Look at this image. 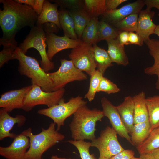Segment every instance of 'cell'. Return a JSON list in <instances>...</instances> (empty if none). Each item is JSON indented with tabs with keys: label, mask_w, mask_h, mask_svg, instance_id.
<instances>
[{
	"label": "cell",
	"mask_w": 159,
	"mask_h": 159,
	"mask_svg": "<svg viewBox=\"0 0 159 159\" xmlns=\"http://www.w3.org/2000/svg\"><path fill=\"white\" fill-rule=\"evenodd\" d=\"M0 2L3 7L0 11V25L3 33L0 45L18 47L15 39L17 33L26 26H34L39 15L31 6L15 0H0Z\"/></svg>",
	"instance_id": "obj_1"
},
{
	"label": "cell",
	"mask_w": 159,
	"mask_h": 159,
	"mask_svg": "<svg viewBox=\"0 0 159 159\" xmlns=\"http://www.w3.org/2000/svg\"><path fill=\"white\" fill-rule=\"evenodd\" d=\"M104 117L102 111L96 108L90 109L86 105L79 107L73 114L69 125L73 140L91 141L95 139L96 123Z\"/></svg>",
	"instance_id": "obj_2"
},
{
	"label": "cell",
	"mask_w": 159,
	"mask_h": 159,
	"mask_svg": "<svg viewBox=\"0 0 159 159\" xmlns=\"http://www.w3.org/2000/svg\"><path fill=\"white\" fill-rule=\"evenodd\" d=\"M55 124L52 122L47 129L42 128L41 132L34 134L30 128L22 132L30 140V146L25 159H42L43 154L57 143L63 140L65 136L56 129Z\"/></svg>",
	"instance_id": "obj_3"
},
{
	"label": "cell",
	"mask_w": 159,
	"mask_h": 159,
	"mask_svg": "<svg viewBox=\"0 0 159 159\" xmlns=\"http://www.w3.org/2000/svg\"><path fill=\"white\" fill-rule=\"evenodd\" d=\"M14 58L19 61L18 71L21 75L31 79L32 84L39 86L44 91H54L52 80L36 59L26 55L18 47L14 51Z\"/></svg>",
	"instance_id": "obj_4"
},
{
	"label": "cell",
	"mask_w": 159,
	"mask_h": 159,
	"mask_svg": "<svg viewBox=\"0 0 159 159\" xmlns=\"http://www.w3.org/2000/svg\"><path fill=\"white\" fill-rule=\"evenodd\" d=\"M46 34L43 25H37L31 28L26 39L18 47L21 51L26 54L32 48L36 49L41 57V67L47 72L54 68V63L49 59L46 50Z\"/></svg>",
	"instance_id": "obj_5"
},
{
	"label": "cell",
	"mask_w": 159,
	"mask_h": 159,
	"mask_svg": "<svg viewBox=\"0 0 159 159\" xmlns=\"http://www.w3.org/2000/svg\"><path fill=\"white\" fill-rule=\"evenodd\" d=\"M32 88L24 100L22 109L31 110L36 106L43 105L50 107L65 102L63 98L65 90L63 88L51 92L43 91L39 86L32 84Z\"/></svg>",
	"instance_id": "obj_6"
},
{
	"label": "cell",
	"mask_w": 159,
	"mask_h": 159,
	"mask_svg": "<svg viewBox=\"0 0 159 159\" xmlns=\"http://www.w3.org/2000/svg\"><path fill=\"white\" fill-rule=\"evenodd\" d=\"M87 102L83 97L78 96L71 98L67 102H64L50 107L39 110L37 113L52 119L57 125V130H60L64 125L65 120L76 111L80 107L86 105Z\"/></svg>",
	"instance_id": "obj_7"
},
{
	"label": "cell",
	"mask_w": 159,
	"mask_h": 159,
	"mask_svg": "<svg viewBox=\"0 0 159 159\" xmlns=\"http://www.w3.org/2000/svg\"><path fill=\"white\" fill-rule=\"evenodd\" d=\"M60 62L57 70L47 72L53 81L54 91L64 88L69 82L87 79V75L77 68L71 60L62 59Z\"/></svg>",
	"instance_id": "obj_8"
},
{
	"label": "cell",
	"mask_w": 159,
	"mask_h": 159,
	"mask_svg": "<svg viewBox=\"0 0 159 159\" xmlns=\"http://www.w3.org/2000/svg\"><path fill=\"white\" fill-rule=\"evenodd\" d=\"M115 131L110 126L102 130L100 136L91 141V147L97 148L99 152L98 159H110L125 149L120 143Z\"/></svg>",
	"instance_id": "obj_9"
},
{
	"label": "cell",
	"mask_w": 159,
	"mask_h": 159,
	"mask_svg": "<svg viewBox=\"0 0 159 159\" xmlns=\"http://www.w3.org/2000/svg\"><path fill=\"white\" fill-rule=\"evenodd\" d=\"M69 57L77 68L90 76L96 70L92 45L82 41L72 49Z\"/></svg>",
	"instance_id": "obj_10"
},
{
	"label": "cell",
	"mask_w": 159,
	"mask_h": 159,
	"mask_svg": "<svg viewBox=\"0 0 159 159\" xmlns=\"http://www.w3.org/2000/svg\"><path fill=\"white\" fill-rule=\"evenodd\" d=\"M11 144L0 147V155L6 159H25L30 140L22 132L16 135Z\"/></svg>",
	"instance_id": "obj_11"
},
{
	"label": "cell",
	"mask_w": 159,
	"mask_h": 159,
	"mask_svg": "<svg viewBox=\"0 0 159 159\" xmlns=\"http://www.w3.org/2000/svg\"><path fill=\"white\" fill-rule=\"evenodd\" d=\"M45 32L46 43L48 46L47 55L51 61L59 52L66 49L74 48L82 42L81 39H73L64 35H57L53 32Z\"/></svg>",
	"instance_id": "obj_12"
},
{
	"label": "cell",
	"mask_w": 159,
	"mask_h": 159,
	"mask_svg": "<svg viewBox=\"0 0 159 159\" xmlns=\"http://www.w3.org/2000/svg\"><path fill=\"white\" fill-rule=\"evenodd\" d=\"M101 102L104 116L109 119L112 127L117 134L125 138L131 144L130 137L122 121L116 106L105 97L101 98Z\"/></svg>",
	"instance_id": "obj_13"
},
{
	"label": "cell",
	"mask_w": 159,
	"mask_h": 159,
	"mask_svg": "<svg viewBox=\"0 0 159 159\" xmlns=\"http://www.w3.org/2000/svg\"><path fill=\"white\" fill-rule=\"evenodd\" d=\"M32 85L3 93L0 98V107L8 112L16 109H22L25 99Z\"/></svg>",
	"instance_id": "obj_14"
},
{
	"label": "cell",
	"mask_w": 159,
	"mask_h": 159,
	"mask_svg": "<svg viewBox=\"0 0 159 159\" xmlns=\"http://www.w3.org/2000/svg\"><path fill=\"white\" fill-rule=\"evenodd\" d=\"M145 5L144 0H138L119 9L106 11L102 15V20L112 25L130 15L139 14Z\"/></svg>",
	"instance_id": "obj_15"
},
{
	"label": "cell",
	"mask_w": 159,
	"mask_h": 159,
	"mask_svg": "<svg viewBox=\"0 0 159 159\" xmlns=\"http://www.w3.org/2000/svg\"><path fill=\"white\" fill-rule=\"evenodd\" d=\"M5 110L1 108L0 110V140L9 137L14 139L16 134L10 132L14 126L16 124L18 127L22 126L26 118L22 115H17L12 117Z\"/></svg>",
	"instance_id": "obj_16"
},
{
	"label": "cell",
	"mask_w": 159,
	"mask_h": 159,
	"mask_svg": "<svg viewBox=\"0 0 159 159\" xmlns=\"http://www.w3.org/2000/svg\"><path fill=\"white\" fill-rule=\"evenodd\" d=\"M154 11L147 9L141 10L138 14L137 31L141 43L150 39V36L154 34L157 25L152 21Z\"/></svg>",
	"instance_id": "obj_17"
},
{
	"label": "cell",
	"mask_w": 159,
	"mask_h": 159,
	"mask_svg": "<svg viewBox=\"0 0 159 159\" xmlns=\"http://www.w3.org/2000/svg\"><path fill=\"white\" fill-rule=\"evenodd\" d=\"M122 121L130 135L134 124V106L132 97H126L123 101L116 106Z\"/></svg>",
	"instance_id": "obj_18"
},
{
	"label": "cell",
	"mask_w": 159,
	"mask_h": 159,
	"mask_svg": "<svg viewBox=\"0 0 159 159\" xmlns=\"http://www.w3.org/2000/svg\"><path fill=\"white\" fill-rule=\"evenodd\" d=\"M58 5L56 3L52 4L47 0H44L42 11L37 19V25H42L50 22L54 24L59 28L61 29L57 10Z\"/></svg>",
	"instance_id": "obj_19"
},
{
	"label": "cell",
	"mask_w": 159,
	"mask_h": 159,
	"mask_svg": "<svg viewBox=\"0 0 159 159\" xmlns=\"http://www.w3.org/2000/svg\"><path fill=\"white\" fill-rule=\"evenodd\" d=\"M144 42L149 49V54L154 59V62L152 66L145 68L144 72L148 75L157 76L155 88L159 90V40L150 39Z\"/></svg>",
	"instance_id": "obj_20"
},
{
	"label": "cell",
	"mask_w": 159,
	"mask_h": 159,
	"mask_svg": "<svg viewBox=\"0 0 159 159\" xmlns=\"http://www.w3.org/2000/svg\"><path fill=\"white\" fill-rule=\"evenodd\" d=\"M108 45L107 51L112 62L124 66L129 63L128 59L125 51L124 45L117 38L106 41Z\"/></svg>",
	"instance_id": "obj_21"
},
{
	"label": "cell",
	"mask_w": 159,
	"mask_h": 159,
	"mask_svg": "<svg viewBox=\"0 0 159 159\" xmlns=\"http://www.w3.org/2000/svg\"><path fill=\"white\" fill-rule=\"evenodd\" d=\"M132 98L134 106V124L149 121L145 93L141 92L133 96Z\"/></svg>",
	"instance_id": "obj_22"
},
{
	"label": "cell",
	"mask_w": 159,
	"mask_h": 159,
	"mask_svg": "<svg viewBox=\"0 0 159 159\" xmlns=\"http://www.w3.org/2000/svg\"><path fill=\"white\" fill-rule=\"evenodd\" d=\"M150 132L149 120L135 124L130 134L131 144L136 148L139 146L147 139Z\"/></svg>",
	"instance_id": "obj_23"
},
{
	"label": "cell",
	"mask_w": 159,
	"mask_h": 159,
	"mask_svg": "<svg viewBox=\"0 0 159 159\" xmlns=\"http://www.w3.org/2000/svg\"><path fill=\"white\" fill-rule=\"evenodd\" d=\"M69 11L74 21L76 33L78 39L81 40L85 29L92 18L83 8Z\"/></svg>",
	"instance_id": "obj_24"
},
{
	"label": "cell",
	"mask_w": 159,
	"mask_h": 159,
	"mask_svg": "<svg viewBox=\"0 0 159 159\" xmlns=\"http://www.w3.org/2000/svg\"><path fill=\"white\" fill-rule=\"evenodd\" d=\"M150 132L159 127V95L146 98Z\"/></svg>",
	"instance_id": "obj_25"
},
{
	"label": "cell",
	"mask_w": 159,
	"mask_h": 159,
	"mask_svg": "<svg viewBox=\"0 0 159 159\" xmlns=\"http://www.w3.org/2000/svg\"><path fill=\"white\" fill-rule=\"evenodd\" d=\"M60 24L64 35L73 39H78L76 33L73 20L68 10L61 9L58 10Z\"/></svg>",
	"instance_id": "obj_26"
},
{
	"label": "cell",
	"mask_w": 159,
	"mask_h": 159,
	"mask_svg": "<svg viewBox=\"0 0 159 159\" xmlns=\"http://www.w3.org/2000/svg\"><path fill=\"white\" fill-rule=\"evenodd\" d=\"M95 62L97 70L103 74L107 69L113 66L112 62L107 51L96 44L92 45Z\"/></svg>",
	"instance_id": "obj_27"
},
{
	"label": "cell",
	"mask_w": 159,
	"mask_h": 159,
	"mask_svg": "<svg viewBox=\"0 0 159 159\" xmlns=\"http://www.w3.org/2000/svg\"><path fill=\"white\" fill-rule=\"evenodd\" d=\"M98 17L92 18L85 29L81 40L85 43L93 45L99 42Z\"/></svg>",
	"instance_id": "obj_28"
},
{
	"label": "cell",
	"mask_w": 159,
	"mask_h": 159,
	"mask_svg": "<svg viewBox=\"0 0 159 159\" xmlns=\"http://www.w3.org/2000/svg\"><path fill=\"white\" fill-rule=\"evenodd\" d=\"M136 148L140 154L151 153L159 148V127L153 130L145 141Z\"/></svg>",
	"instance_id": "obj_29"
},
{
	"label": "cell",
	"mask_w": 159,
	"mask_h": 159,
	"mask_svg": "<svg viewBox=\"0 0 159 159\" xmlns=\"http://www.w3.org/2000/svg\"><path fill=\"white\" fill-rule=\"evenodd\" d=\"M105 0H83V9L92 18L102 15L106 11Z\"/></svg>",
	"instance_id": "obj_30"
},
{
	"label": "cell",
	"mask_w": 159,
	"mask_h": 159,
	"mask_svg": "<svg viewBox=\"0 0 159 159\" xmlns=\"http://www.w3.org/2000/svg\"><path fill=\"white\" fill-rule=\"evenodd\" d=\"M120 31L106 21L103 20L100 21L98 29L99 41L117 39Z\"/></svg>",
	"instance_id": "obj_31"
},
{
	"label": "cell",
	"mask_w": 159,
	"mask_h": 159,
	"mask_svg": "<svg viewBox=\"0 0 159 159\" xmlns=\"http://www.w3.org/2000/svg\"><path fill=\"white\" fill-rule=\"evenodd\" d=\"M138 14H135L130 15L112 25L119 31L136 32Z\"/></svg>",
	"instance_id": "obj_32"
},
{
	"label": "cell",
	"mask_w": 159,
	"mask_h": 159,
	"mask_svg": "<svg viewBox=\"0 0 159 159\" xmlns=\"http://www.w3.org/2000/svg\"><path fill=\"white\" fill-rule=\"evenodd\" d=\"M103 74L97 69L91 75L89 87L87 92L84 97L89 102L92 101L94 99L100 81L103 77Z\"/></svg>",
	"instance_id": "obj_33"
},
{
	"label": "cell",
	"mask_w": 159,
	"mask_h": 159,
	"mask_svg": "<svg viewBox=\"0 0 159 159\" xmlns=\"http://www.w3.org/2000/svg\"><path fill=\"white\" fill-rule=\"evenodd\" d=\"M67 142L75 146L77 149L81 159H97L94 154H90V148L91 143L84 140H70Z\"/></svg>",
	"instance_id": "obj_34"
},
{
	"label": "cell",
	"mask_w": 159,
	"mask_h": 159,
	"mask_svg": "<svg viewBox=\"0 0 159 159\" xmlns=\"http://www.w3.org/2000/svg\"><path fill=\"white\" fill-rule=\"evenodd\" d=\"M120 91V89L116 84L106 77H103L100 81L97 92H103L110 94L117 93Z\"/></svg>",
	"instance_id": "obj_35"
},
{
	"label": "cell",
	"mask_w": 159,
	"mask_h": 159,
	"mask_svg": "<svg viewBox=\"0 0 159 159\" xmlns=\"http://www.w3.org/2000/svg\"><path fill=\"white\" fill-rule=\"evenodd\" d=\"M60 6L61 9L69 10L73 11L83 8V0H63L53 1Z\"/></svg>",
	"instance_id": "obj_36"
},
{
	"label": "cell",
	"mask_w": 159,
	"mask_h": 159,
	"mask_svg": "<svg viewBox=\"0 0 159 159\" xmlns=\"http://www.w3.org/2000/svg\"><path fill=\"white\" fill-rule=\"evenodd\" d=\"M3 49L0 52V67L11 60L14 59V51L18 47L13 46L3 47Z\"/></svg>",
	"instance_id": "obj_37"
},
{
	"label": "cell",
	"mask_w": 159,
	"mask_h": 159,
	"mask_svg": "<svg viewBox=\"0 0 159 159\" xmlns=\"http://www.w3.org/2000/svg\"><path fill=\"white\" fill-rule=\"evenodd\" d=\"M16 1L32 7L39 15L42 9L44 0H16Z\"/></svg>",
	"instance_id": "obj_38"
},
{
	"label": "cell",
	"mask_w": 159,
	"mask_h": 159,
	"mask_svg": "<svg viewBox=\"0 0 159 159\" xmlns=\"http://www.w3.org/2000/svg\"><path fill=\"white\" fill-rule=\"evenodd\" d=\"M134 152L129 149L125 150L112 157L110 159H130L134 156Z\"/></svg>",
	"instance_id": "obj_39"
},
{
	"label": "cell",
	"mask_w": 159,
	"mask_h": 159,
	"mask_svg": "<svg viewBox=\"0 0 159 159\" xmlns=\"http://www.w3.org/2000/svg\"><path fill=\"white\" fill-rule=\"evenodd\" d=\"M127 0H105V3L106 11L117 9V7Z\"/></svg>",
	"instance_id": "obj_40"
},
{
	"label": "cell",
	"mask_w": 159,
	"mask_h": 159,
	"mask_svg": "<svg viewBox=\"0 0 159 159\" xmlns=\"http://www.w3.org/2000/svg\"><path fill=\"white\" fill-rule=\"evenodd\" d=\"M128 41L130 44H135L140 46L142 45L140 38L136 33L133 32H129Z\"/></svg>",
	"instance_id": "obj_41"
},
{
	"label": "cell",
	"mask_w": 159,
	"mask_h": 159,
	"mask_svg": "<svg viewBox=\"0 0 159 159\" xmlns=\"http://www.w3.org/2000/svg\"><path fill=\"white\" fill-rule=\"evenodd\" d=\"M128 32L120 31L117 38L120 44L124 45L130 44L128 41Z\"/></svg>",
	"instance_id": "obj_42"
},
{
	"label": "cell",
	"mask_w": 159,
	"mask_h": 159,
	"mask_svg": "<svg viewBox=\"0 0 159 159\" xmlns=\"http://www.w3.org/2000/svg\"><path fill=\"white\" fill-rule=\"evenodd\" d=\"M145 4L146 6V9L151 10L153 7H155L159 10V0H146Z\"/></svg>",
	"instance_id": "obj_43"
},
{
	"label": "cell",
	"mask_w": 159,
	"mask_h": 159,
	"mask_svg": "<svg viewBox=\"0 0 159 159\" xmlns=\"http://www.w3.org/2000/svg\"><path fill=\"white\" fill-rule=\"evenodd\" d=\"M140 159H155L151 153L140 154Z\"/></svg>",
	"instance_id": "obj_44"
},
{
	"label": "cell",
	"mask_w": 159,
	"mask_h": 159,
	"mask_svg": "<svg viewBox=\"0 0 159 159\" xmlns=\"http://www.w3.org/2000/svg\"><path fill=\"white\" fill-rule=\"evenodd\" d=\"M151 153L155 159H159V148L153 151Z\"/></svg>",
	"instance_id": "obj_45"
},
{
	"label": "cell",
	"mask_w": 159,
	"mask_h": 159,
	"mask_svg": "<svg viewBox=\"0 0 159 159\" xmlns=\"http://www.w3.org/2000/svg\"><path fill=\"white\" fill-rule=\"evenodd\" d=\"M51 159H75L70 158H62L58 157L57 155H53L52 156Z\"/></svg>",
	"instance_id": "obj_46"
},
{
	"label": "cell",
	"mask_w": 159,
	"mask_h": 159,
	"mask_svg": "<svg viewBox=\"0 0 159 159\" xmlns=\"http://www.w3.org/2000/svg\"><path fill=\"white\" fill-rule=\"evenodd\" d=\"M154 34H156L159 37V24L157 25Z\"/></svg>",
	"instance_id": "obj_47"
},
{
	"label": "cell",
	"mask_w": 159,
	"mask_h": 159,
	"mask_svg": "<svg viewBox=\"0 0 159 159\" xmlns=\"http://www.w3.org/2000/svg\"><path fill=\"white\" fill-rule=\"evenodd\" d=\"M130 159H140V158H136L134 156Z\"/></svg>",
	"instance_id": "obj_48"
},
{
	"label": "cell",
	"mask_w": 159,
	"mask_h": 159,
	"mask_svg": "<svg viewBox=\"0 0 159 159\" xmlns=\"http://www.w3.org/2000/svg\"><path fill=\"white\" fill-rule=\"evenodd\" d=\"M158 16H159V14H158Z\"/></svg>",
	"instance_id": "obj_49"
}]
</instances>
